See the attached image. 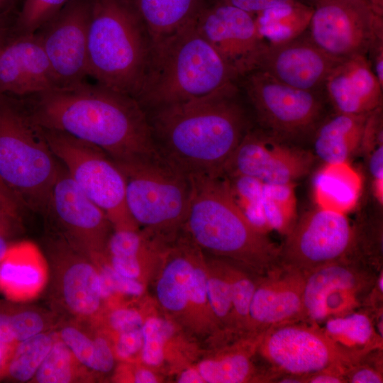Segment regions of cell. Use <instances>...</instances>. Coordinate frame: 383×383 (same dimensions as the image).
Masks as SVG:
<instances>
[{"mask_svg": "<svg viewBox=\"0 0 383 383\" xmlns=\"http://www.w3.org/2000/svg\"><path fill=\"white\" fill-rule=\"evenodd\" d=\"M28 97L30 115L40 127L96 146L117 164L161 157L146 111L131 96L84 80Z\"/></svg>", "mask_w": 383, "mask_h": 383, "instance_id": "6da1fadb", "label": "cell"}, {"mask_svg": "<svg viewBox=\"0 0 383 383\" xmlns=\"http://www.w3.org/2000/svg\"><path fill=\"white\" fill-rule=\"evenodd\" d=\"M238 82L190 101L151 110L160 155L187 176L221 175L252 126Z\"/></svg>", "mask_w": 383, "mask_h": 383, "instance_id": "7a4b0ae2", "label": "cell"}, {"mask_svg": "<svg viewBox=\"0 0 383 383\" xmlns=\"http://www.w3.org/2000/svg\"><path fill=\"white\" fill-rule=\"evenodd\" d=\"M189 178L192 196L182 230L204 252L260 276L279 265L280 246L246 218L223 174Z\"/></svg>", "mask_w": 383, "mask_h": 383, "instance_id": "3957f363", "label": "cell"}, {"mask_svg": "<svg viewBox=\"0 0 383 383\" xmlns=\"http://www.w3.org/2000/svg\"><path fill=\"white\" fill-rule=\"evenodd\" d=\"M238 81L198 32L193 19L151 45L147 74L136 99L144 109L152 110L208 95Z\"/></svg>", "mask_w": 383, "mask_h": 383, "instance_id": "277c9868", "label": "cell"}, {"mask_svg": "<svg viewBox=\"0 0 383 383\" xmlns=\"http://www.w3.org/2000/svg\"><path fill=\"white\" fill-rule=\"evenodd\" d=\"M151 42L133 0H91L88 74L136 99L147 74Z\"/></svg>", "mask_w": 383, "mask_h": 383, "instance_id": "5b68a950", "label": "cell"}, {"mask_svg": "<svg viewBox=\"0 0 383 383\" xmlns=\"http://www.w3.org/2000/svg\"><path fill=\"white\" fill-rule=\"evenodd\" d=\"M57 160L28 108L0 94V187L16 204L47 211Z\"/></svg>", "mask_w": 383, "mask_h": 383, "instance_id": "8992f818", "label": "cell"}, {"mask_svg": "<svg viewBox=\"0 0 383 383\" xmlns=\"http://www.w3.org/2000/svg\"><path fill=\"white\" fill-rule=\"evenodd\" d=\"M117 165L125 177L128 211L139 228L174 240L182 231L189 210V177L162 157Z\"/></svg>", "mask_w": 383, "mask_h": 383, "instance_id": "52a82bcc", "label": "cell"}, {"mask_svg": "<svg viewBox=\"0 0 383 383\" xmlns=\"http://www.w3.org/2000/svg\"><path fill=\"white\" fill-rule=\"evenodd\" d=\"M257 126L289 143L311 139L333 112L324 89L306 90L285 84L254 70L238 80Z\"/></svg>", "mask_w": 383, "mask_h": 383, "instance_id": "ba28073f", "label": "cell"}, {"mask_svg": "<svg viewBox=\"0 0 383 383\" xmlns=\"http://www.w3.org/2000/svg\"><path fill=\"white\" fill-rule=\"evenodd\" d=\"M57 160L106 215L113 229L138 228L126 204V181L116 162L96 146L66 133L42 128Z\"/></svg>", "mask_w": 383, "mask_h": 383, "instance_id": "9c48e42d", "label": "cell"}, {"mask_svg": "<svg viewBox=\"0 0 383 383\" xmlns=\"http://www.w3.org/2000/svg\"><path fill=\"white\" fill-rule=\"evenodd\" d=\"M257 353L279 375L302 379L333 367L348 369L355 362L318 323L299 321L272 327L260 334Z\"/></svg>", "mask_w": 383, "mask_h": 383, "instance_id": "30bf717a", "label": "cell"}, {"mask_svg": "<svg viewBox=\"0 0 383 383\" xmlns=\"http://www.w3.org/2000/svg\"><path fill=\"white\" fill-rule=\"evenodd\" d=\"M377 279L374 267L353 256L313 270L305 276L304 321L318 323L353 312L365 304Z\"/></svg>", "mask_w": 383, "mask_h": 383, "instance_id": "8fae6325", "label": "cell"}, {"mask_svg": "<svg viewBox=\"0 0 383 383\" xmlns=\"http://www.w3.org/2000/svg\"><path fill=\"white\" fill-rule=\"evenodd\" d=\"M280 246L279 265L305 276L326 264L352 257L355 233L345 214L317 207L305 213Z\"/></svg>", "mask_w": 383, "mask_h": 383, "instance_id": "7c38bea8", "label": "cell"}, {"mask_svg": "<svg viewBox=\"0 0 383 383\" xmlns=\"http://www.w3.org/2000/svg\"><path fill=\"white\" fill-rule=\"evenodd\" d=\"M194 23L238 80L258 69L267 45L253 14L217 0L202 7Z\"/></svg>", "mask_w": 383, "mask_h": 383, "instance_id": "4fadbf2b", "label": "cell"}, {"mask_svg": "<svg viewBox=\"0 0 383 383\" xmlns=\"http://www.w3.org/2000/svg\"><path fill=\"white\" fill-rule=\"evenodd\" d=\"M315 158L309 150L252 126L227 161L223 174L247 176L264 184L294 183L310 172Z\"/></svg>", "mask_w": 383, "mask_h": 383, "instance_id": "5bb4252c", "label": "cell"}, {"mask_svg": "<svg viewBox=\"0 0 383 383\" xmlns=\"http://www.w3.org/2000/svg\"><path fill=\"white\" fill-rule=\"evenodd\" d=\"M48 248L57 304L72 321L93 323L104 309L96 265L62 234L51 240Z\"/></svg>", "mask_w": 383, "mask_h": 383, "instance_id": "9a60e30c", "label": "cell"}, {"mask_svg": "<svg viewBox=\"0 0 383 383\" xmlns=\"http://www.w3.org/2000/svg\"><path fill=\"white\" fill-rule=\"evenodd\" d=\"M308 32L315 44L334 58L367 56L375 35L383 32V16L365 1L327 0L314 9Z\"/></svg>", "mask_w": 383, "mask_h": 383, "instance_id": "2e32d148", "label": "cell"}, {"mask_svg": "<svg viewBox=\"0 0 383 383\" xmlns=\"http://www.w3.org/2000/svg\"><path fill=\"white\" fill-rule=\"evenodd\" d=\"M91 0H69L37 33L59 87L84 81Z\"/></svg>", "mask_w": 383, "mask_h": 383, "instance_id": "e0dca14e", "label": "cell"}, {"mask_svg": "<svg viewBox=\"0 0 383 383\" xmlns=\"http://www.w3.org/2000/svg\"><path fill=\"white\" fill-rule=\"evenodd\" d=\"M62 233L89 255L105 252L113 228L105 213L79 187L61 165L47 206Z\"/></svg>", "mask_w": 383, "mask_h": 383, "instance_id": "ac0fdd59", "label": "cell"}, {"mask_svg": "<svg viewBox=\"0 0 383 383\" xmlns=\"http://www.w3.org/2000/svg\"><path fill=\"white\" fill-rule=\"evenodd\" d=\"M340 60L316 45L307 28L295 38L267 45L257 70L293 87L323 90L328 75Z\"/></svg>", "mask_w": 383, "mask_h": 383, "instance_id": "d6986e66", "label": "cell"}, {"mask_svg": "<svg viewBox=\"0 0 383 383\" xmlns=\"http://www.w3.org/2000/svg\"><path fill=\"white\" fill-rule=\"evenodd\" d=\"M304 274L280 265L260 276L250 306L249 335L304 321Z\"/></svg>", "mask_w": 383, "mask_h": 383, "instance_id": "ffe728a7", "label": "cell"}, {"mask_svg": "<svg viewBox=\"0 0 383 383\" xmlns=\"http://www.w3.org/2000/svg\"><path fill=\"white\" fill-rule=\"evenodd\" d=\"M58 87L37 33L12 38L0 50V94L28 96Z\"/></svg>", "mask_w": 383, "mask_h": 383, "instance_id": "44dd1931", "label": "cell"}, {"mask_svg": "<svg viewBox=\"0 0 383 383\" xmlns=\"http://www.w3.org/2000/svg\"><path fill=\"white\" fill-rule=\"evenodd\" d=\"M324 91L335 113L367 114L383 102V87L365 55L339 61L328 75Z\"/></svg>", "mask_w": 383, "mask_h": 383, "instance_id": "7402d4cb", "label": "cell"}, {"mask_svg": "<svg viewBox=\"0 0 383 383\" xmlns=\"http://www.w3.org/2000/svg\"><path fill=\"white\" fill-rule=\"evenodd\" d=\"M200 248L182 230L164 254L155 285L159 305L183 323L194 261Z\"/></svg>", "mask_w": 383, "mask_h": 383, "instance_id": "603a6c76", "label": "cell"}, {"mask_svg": "<svg viewBox=\"0 0 383 383\" xmlns=\"http://www.w3.org/2000/svg\"><path fill=\"white\" fill-rule=\"evenodd\" d=\"M46 259L33 243H14L0 261V292L13 302L38 295L48 281Z\"/></svg>", "mask_w": 383, "mask_h": 383, "instance_id": "cb8c5ba5", "label": "cell"}, {"mask_svg": "<svg viewBox=\"0 0 383 383\" xmlns=\"http://www.w3.org/2000/svg\"><path fill=\"white\" fill-rule=\"evenodd\" d=\"M260 335L240 338L196 364L205 383L276 382L278 374L269 368L258 369L254 363Z\"/></svg>", "mask_w": 383, "mask_h": 383, "instance_id": "d4e9b609", "label": "cell"}, {"mask_svg": "<svg viewBox=\"0 0 383 383\" xmlns=\"http://www.w3.org/2000/svg\"><path fill=\"white\" fill-rule=\"evenodd\" d=\"M368 115L331 113L312 138L315 157L324 164L348 162L360 150Z\"/></svg>", "mask_w": 383, "mask_h": 383, "instance_id": "484cf974", "label": "cell"}, {"mask_svg": "<svg viewBox=\"0 0 383 383\" xmlns=\"http://www.w3.org/2000/svg\"><path fill=\"white\" fill-rule=\"evenodd\" d=\"M360 174L348 162L324 164L312 183L317 207L346 214L357 205L362 191Z\"/></svg>", "mask_w": 383, "mask_h": 383, "instance_id": "4316f807", "label": "cell"}, {"mask_svg": "<svg viewBox=\"0 0 383 383\" xmlns=\"http://www.w3.org/2000/svg\"><path fill=\"white\" fill-rule=\"evenodd\" d=\"M57 334L92 376L106 374L114 369L117 360L111 340L101 329L88 323L72 321L62 326Z\"/></svg>", "mask_w": 383, "mask_h": 383, "instance_id": "83f0119b", "label": "cell"}, {"mask_svg": "<svg viewBox=\"0 0 383 383\" xmlns=\"http://www.w3.org/2000/svg\"><path fill=\"white\" fill-rule=\"evenodd\" d=\"M145 25L151 45L173 35L205 5L204 0H133Z\"/></svg>", "mask_w": 383, "mask_h": 383, "instance_id": "f1b7e54d", "label": "cell"}, {"mask_svg": "<svg viewBox=\"0 0 383 383\" xmlns=\"http://www.w3.org/2000/svg\"><path fill=\"white\" fill-rule=\"evenodd\" d=\"M326 334L355 360L382 347L369 313L352 312L330 318L323 328Z\"/></svg>", "mask_w": 383, "mask_h": 383, "instance_id": "f546056e", "label": "cell"}, {"mask_svg": "<svg viewBox=\"0 0 383 383\" xmlns=\"http://www.w3.org/2000/svg\"><path fill=\"white\" fill-rule=\"evenodd\" d=\"M314 9L297 1L278 4L254 15L267 45L295 38L309 25Z\"/></svg>", "mask_w": 383, "mask_h": 383, "instance_id": "4dcf8cb0", "label": "cell"}, {"mask_svg": "<svg viewBox=\"0 0 383 383\" xmlns=\"http://www.w3.org/2000/svg\"><path fill=\"white\" fill-rule=\"evenodd\" d=\"M183 323L201 335H223L211 310L206 287V257L200 249L192 274Z\"/></svg>", "mask_w": 383, "mask_h": 383, "instance_id": "1f68e13d", "label": "cell"}, {"mask_svg": "<svg viewBox=\"0 0 383 383\" xmlns=\"http://www.w3.org/2000/svg\"><path fill=\"white\" fill-rule=\"evenodd\" d=\"M89 380H93L92 374L77 360L57 332L50 350L31 382L70 383Z\"/></svg>", "mask_w": 383, "mask_h": 383, "instance_id": "d6a6232c", "label": "cell"}, {"mask_svg": "<svg viewBox=\"0 0 383 383\" xmlns=\"http://www.w3.org/2000/svg\"><path fill=\"white\" fill-rule=\"evenodd\" d=\"M230 280L233 303V335L250 336L248 333L250 303L260 275L231 260L223 259Z\"/></svg>", "mask_w": 383, "mask_h": 383, "instance_id": "836d02e7", "label": "cell"}, {"mask_svg": "<svg viewBox=\"0 0 383 383\" xmlns=\"http://www.w3.org/2000/svg\"><path fill=\"white\" fill-rule=\"evenodd\" d=\"M57 332H43L18 342L11 354L5 378L26 382L33 379L50 350Z\"/></svg>", "mask_w": 383, "mask_h": 383, "instance_id": "e575fe53", "label": "cell"}, {"mask_svg": "<svg viewBox=\"0 0 383 383\" xmlns=\"http://www.w3.org/2000/svg\"><path fill=\"white\" fill-rule=\"evenodd\" d=\"M206 287L209 304L223 335H233V303L230 280L223 259L206 257Z\"/></svg>", "mask_w": 383, "mask_h": 383, "instance_id": "d590c367", "label": "cell"}, {"mask_svg": "<svg viewBox=\"0 0 383 383\" xmlns=\"http://www.w3.org/2000/svg\"><path fill=\"white\" fill-rule=\"evenodd\" d=\"M294 183L264 184L262 204L271 228L287 235L297 221Z\"/></svg>", "mask_w": 383, "mask_h": 383, "instance_id": "8d00e7d4", "label": "cell"}, {"mask_svg": "<svg viewBox=\"0 0 383 383\" xmlns=\"http://www.w3.org/2000/svg\"><path fill=\"white\" fill-rule=\"evenodd\" d=\"M226 177L233 196L246 218L258 230L267 234L271 228L266 220L263 209L264 183L247 176Z\"/></svg>", "mask_w": 383, "mask_h": 383, "instance_id": "74e56055", "label": "cell"}, {"mask_svg": "<svg viewBox=\"0 0 383 383\" xmlns=\"http://www.w3.org/2000/svg\"><path fill=\"white\" fill-rule=\"evenodd\" d=\"M9 329L16 343L48 331L50 321L37 309L2 303Z\"/></svg>", "mask_w": 383, "mask_h": 383, "instance_id": "f35d334b", "label": "cell"}, {"mask_svg": "<svg viewBox=\"0 0 383 383\" xmlns=\"http://www.w3.org/2000/svg\"><path fill=\"white\" fill-rule=\"evenodd\" d=\"M164 321L163 317L150 314L141 327L143 347L140 362L151 368H159L167 362Z\"/></svg>", "mask_w": 383, "mask_h": 383, "instance_id": "ab89813d", "label": "cell"}, {"mask_svg": "<svg viewBox=\"0 0 383 383\" xmlns=\"http://www.w3.org/2000/svg\"><path fill=\"white\" fill-rule=\"evenodd\" d=\"M150 313L124 302L105 308L95 322L91 325L101 329L107 335L140 328Z\"/></svg>", "mask_w": 383, "mask_h": 383, "instance_id": "60d3db41", "label": "cell"}, {"mask_svg": "<svg viewBox=\"0 0 383 383\" xmlns=\"http://www.w3.org/2000/svg\"><path fill=\"white\" fill-rule=\"evenodd\" d=\"M69 0H25L16 23L17 35L37 33Z\"/></svg>", "mask_w": 383, "mask_h": 383, "instance_id": "b9f144b4", "label": "cell"}, {"mask_svg": "<svg viewBox=\"0 0 383 383\" xmlns=\"http://www.w3.org/2000/svg\"><path fill=\"white\" fill-rule=\"evenodd\" d=\"M108 335L116 360L124 362H140L143 347L141 328Z\"/></svg>", "mask_w": 383, "mask_h": 383, "instance_id": "7bdbcfd3", "label": "cell"}, {"mask_svg": "<svg viewBox=\"0 0 383 383\" xmlns=\"http://www.w3.org/2000/svg\"><path fill=\"white\" fill-rule=\"evenodd\" d=\"M373 350L365 354L352 364L345 372L347 382L350 383H382V369L380 367L378 355Z\"/></svg>", "mask_w": 383, "mask_h": 383, "instance_id": "ee69618b", "label": "cell"}, {"mask_svg": "<svg viewBox=\"0 0 383 383\" xmlns=\"http://www.w3.org/2000/svg\"><path fill=\"white\" fill-rule=\"evenodd\" d=\"M18 222L17 211L0 206V261L16 243L13 238L17 231Z\"/></svg>", "mask_w": 383, "mask_h": 383, "instance_id": "f6af8a7d", "label": "cell"}, {"mask_svg": "<svg viewBox=\"0 0 383 383\" xmlns=\"http://www.w3.org/2000/svg\"><path fill=\"white\" fill-rule=\"evenodd\" d=\"M369 168L373 180V190L377 200L383 201V143L375 146L369 152Z\"/></svg>", "mask_w": 383, "mask_h": 383, "instance_id": "bcb514c9", "label": "cell"}, {"mask_svg": "<svg viewBox=\"0 0 383 383\" xmlns=\"http://www.w3.org/2000/svg\"><path fill=\"white\" fill-rule=\"evenodd\" d=\"M367 57L372 72L383 87V32L377 33L374 38Z\"/></svg>", "mask_w": 383, "mask_h": 383, "instance_id": "7dc6e473", "label": "cell"}, {"mask_svg": "<svg viewBox=\"0 0 383 383\" xmlns=\"http://www.w3.org/2000/svg\"><path fill=\"white\" fill-rule=\"evenodd\" d=\"M307 383H345V370L340 367L327 368L303 378Z\"/></svg>", "mask_w": 383, "mask_h": 383, "instance_id": "c3c4849f", "label": "cell"}, {"mask_svg": "<svg viewBox=\"0 0 383 383\" xmlns=\"http://www.w3.org/2000/svg\"><path fill=\"white\" fill-rule=\"evenodd\" d=\"M253 15L274 6L296 0H220Z\"/></svg>", "mask_w": 383, "mask_h": 383, "instance_id": "681fc988", "label": "cell"}, {"mask_svg": "<svg viewBox=\"0 0 383 383\" xmlns=\"http://www.w3.org/2000/svg\"><path fill=\"white\" fill-rule=\"evenodd\" d=\"M177 382L179 383H205L196 365H187L184 369H181Z\"/></svg>", "mask_w": 383, "mask_h": 383, "instance_id": "f907efd6", "label": "cell"}, {"mask_svg": "<svg viewBox=\"0 0 383 383\" xmlns=\"http://www.w3.org/2000/svg\"><path fill=\"white\" fill-rule=\"evenodd\" d=\"M15 346L0 342V380L5 378L9 362Z\"/></svg>", "mask_w": 383, "mask_h": 383, "instance_id": "816d5d0a", "label": "cell"}, {"mask_svg": "<svg viewBox=\"0 0 383 383\" xmlns=\"http://www.w3.org/2000/svg\"><path fill=\"white\" fill-rule=\"evenodd\" d=\"M18 204L0 187V206L17 211Z\"/></svg>", "mask_w": 383, "mask_h": 383, "instance_id": "f5cc1de1", "label": "cell"}, {"mask_svg": "<svg viewBox=\"0 0 383 383\" xmlns=\"http://www.w3.org/2000/svg\"><path fill=\"white\" fill-rule=\"evenodd\" d=\"M10 38L9 31L0 21V50L9 43Z\"/></svg>", "mask_w": 383, "mask_h": 383, "instance_id": "db71d44e", "label": "cell"}, {"mask_svg": "<svg viewBox=\"0 0 383 383\" xmlns=\"http://www.w3.org/2000/svg\"><path fill=\"white\" fill-rule=\"evenodd\" d=\"M369 4L375 14L383 16V0H369Z\"/></svg>", "mask_w": 383, "mask_h": 383, "instance_id": "11a10c76", "label": "cell"}, {"mask_svg": "<svg viewBox=\"0 0 383 383\" xmlns=\"http://www.w3.org/2000/svg\"><path fill=\"white\" fill-rule=\"evenodd\" d=\"M304 4H306L313 9H315L316 6L321 4L325 2L327 0H296Z\"/></svg>", "mask_w": 383, "mask_h": 383, "instance_id": "9f6ffc18", "label": "cell"}, {"mask_svg": "<svg viewBox=\"0 0 383 383\" xmlns=\"http://www.w3.org/2000/svg\"><path fill=\"white\" fill-rule=\"evenodd\" d=\"M11 1L12 0H0V15L6 10Z\"/></svg>", "mask_w": 383, "mask_h": 383, "instance_id": "6f0895ef", "label": "cell"}, {"mask_svg": "<svg viewBox=\"0 0 383 383\" xmlns=\"http://www.w3.org/2000/svg\"><path fill=\"white\" fill-rule=\"evenodd\" d=\"M358 1H365V2H367V3H368V4H369V0H358ZM369 5H370V4H369Z\"/></svg>", "mask_w": 383, "mask_h": 383, "instance_id": "680465c9", "label": "cell"}]
</instances>
